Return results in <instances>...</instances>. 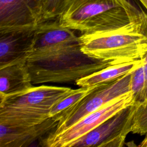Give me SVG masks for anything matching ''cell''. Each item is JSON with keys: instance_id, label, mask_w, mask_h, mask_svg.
<instances>
[{"instance_id": "ba28073f", "label": "cell", "mask_w": 147, "mask_h": 147, "mask_svg": "<svg viewBox=\"0 0 147 147\" xmlns=\"http://www.w3.org/2000/svg\"><path fill=\"white\" fill-rule=\"evenodd\" d=\"M45 0H0V33L35 29Z\"/></svg>"}, {"instance_id": "277c9868", "label": "cell", "mask_w": 147, "mask_h": 147, "mask_svg": "<svg viewBox=\"0 0 147 147\" xmlns=\"http://www.w3.org/2000/svg\"><path fill=\"white\" fill-rule=\"evenodd\" d=\"M73 91L68 87L42 85L0 96V123L25 126L41 123L50 118L54 105Z\"/></svg>"}, {"instance_id": "6da1fadb", "label": "cell", "mask_w": 147, "mask_h": 147, "mask_svg": "<svg viewBox=\"0 0 147 147\" xmlns=\"http://www.w3.org/2000/svg\"><path fill=\"white\" fill-rule=\"evenodd\" d=\"M74 30L61 26L58 18L44 21L34 29L26 60L33 84L75 82L113 64L85 54Z\"/></svg>"}, {"instance_id": "5b68a950", "label": "cell", "mask_w": 147, "mask_h": 147, "mask_svg": "<svg viewBox=\"0 0 147 147\" xmlns=\"http://www.w3.org/2000/svg\"><path fill=\"white\" fill-rule=\"evenodd\" d=\"M134 102L131 92L115 98L61 131L58 133L50 132L41 140L40 145L47 147H70L74 141Z\"/></svg>"}, {"instance_id": "52a82bcc", "label": "cell", "mask_w": 147, "mask_h": 147, "mask_svg": "<svg viewBox=\"0 0 147 147\" xmlns=\"http://www.w3.org/2000/svg\"><path fill=\"white\" fill-rule=\"evenodd\" d=\"M136 103L123 109L74 141L70 147H121L131 132Z\"/></svg>"}, {"instance_id": "8992f818", "label": "cell", "mask_w": 147, "mask_h": 147, "mask_svg": "<svg viewBox=\"0 0 147 147\" xmlns=\"http://www.w3.org/2000/svg\"><path fill=\"white\" fill-rule=\"evenodd\" d=\"M131 72L112 82L99 85L69 110L59 121L56 127L51 133H58L61 131L110 101L131 92Z\"/></svg>"}, {"instance_id": "7c38bea8", "label": "cell", "mask_w": 147, "mask_h": 147, "mask_svg": "<svg viewBox=\"0 0 147 147\" xmlns=\"http://www.w3.org/2000/svg\"><path fill=\"white\" fill-rule=\"evenodd\" d=\"M144 60L109 65L90 75L82 78L75 83L79 87H91L112 82L128 73H130L140 67Z\"/></svg>"}, {"instance_id": "9c48e42d", "label": "cell", "mask_w": 147, "mask_h": 147, "mask_svg": "<svg viewBox=\"0 0 147 147\" xmlns=\"http://www.w3.org/2000/svg\"><path fill=\"white\" fill-rule=\"evenodd\" d=\"M58 121L49 118L33 126H13L0 123V147H26L55 130Z\"/></svg>"}, {"instance_id": "4fadbf2b", "label": "cell", "mask_w": 147, "mask_h": 147, "mask_svg": "<svg viewBox=\"0 0 147 147\" xmlns=\"http://www.w3.org/2000/svg\"><path fill=\"white\" fill-rule=\"evenodd\" d=\"M99 85L91 87H80L79 88L74 90L71 94L54 105L49 112L50 118L59 122L69 110Z\"/></svg>"}, {"instance_id": "30bf717a", "label": "cell", "mask_w": 147, "mask_h": 147, "mask_svg": "<svg viewBox=\"0 0 147 147\" xmlns=\"http://www.w3.org/2000/svg\"><path fill=\"white\" fill-rule=\"evenodd\" d=\"M34 29L0 33V67L26 60Z\"/></svg>"}, {"instance_id": "8fae6325", "label": "cell", "mask_w": 147, "mask_h": 147, "mask_svg": "<svg viewBox=\"0 0 147 147\" xmlns=\"http://www.w3.org/2000/svg\"><path fill=\"white\" fill-rule=\"evenodd\" d=\"M33 85L26 60L0 67V96L21 93Z\"/></svg>"}, {"instance_id": "5bb4252c", "label": "cell", "mask_w": 147, "mask_h": 147, "mask_svg": "<svg viewBox=\"0 0 147 147\" xmlns=\"http://www.w3.org/2000/svg\"><path fill=\"white\" fill-rule=\"evenodd\" d=\"M130 88L135 102H142L146 98L144 61L131 72Z\"/></svg>"}, {"instance_id": "e0dca14e", "label": "cell", "mask_w": 147, "mask_h": 147, "mask_svg": "<svg viewBox=\"0 0 147 147\" xmlns=\"http://www.w3.org/2000/svg\"><path fill=\"white\" fill-rule=\"evenodd\" d=\"M140 29L141 32L147 38V13L144 14L140 20ZM143 60L146 76V96L147 98V53L143 58Z\"/></svg>"}, {"instance_id": "3957f363", "label": "cell", "mask_w": 147, "mask_h": 147, "mask_svg": "<svg viewBox=\"0 0 147 147\" xmlns=\"http://www.w3.org/2000/svg\"><path fill=\"white\" fill-rule=\"evenodd\" d=\"M145 14L117 29L82 34L79 37L82 51L92 58L113 64L142 59L147 53V38L140 31V20Z\"/></svg>"}, {"instance_id": "ac0fdd59", "label": "cell", "mask_w": 147, "mask_h": 147, "mask_svg": "<svg viewBox=\"0 0 147 147\" xmlns=\"http://www.w3.org/2000/svg\"><path fill=\"white\" fill-rule=\"evenodd\" d=\"M139 146L147 147V134H145V138L141 141V144L139 145Z\"/></svg>"}, {"instance_id": "9a60e30c", "label": "cell", "mask_w": 147, "mask_h": 147, "mask_svg": "<svg viewBox=\"0 0 147 147\" xmlns=\"http://www.w3.org/2000/svg\"><path fill=\"white\" fill-rule=\"evenodd\" d=\"M136 106L131 132L145 135L147 134V98L141 102H135Z\"/></svg>"}, {"instance_id": "2e32d148", "label": "cell", "mask_w": 147, "mask_h": 147, "mask_svg": "<svg viewBox=\"0 0 147 147\" xmlns=\"http://www.w3.org/2000/svg\"><path fill=\"white\" fill-rule=\"evenodd\" d=\"M70 0H45L42 9V22L59 18Z\"/></svg>"}, {"instance_id": "7a4b0ae2", "label": "cell", "mask_w": 147, "mask_h": 147, "mask_svg": "<svg viewBox=\"0 0 147 147\" xmlns=\"http://www.w3.org/2000/svg\"><path fill=\"white\" fill-rule=\"evenodd\" d=\"M145 13L131 0H70L58 20L63 26L89 34L118 29Z\"/></svg>"}, {"instance_id": "d6986e66", "label": "cell", "mask_w": 147, "mask_h": 147, "mask_svg": "<svg viewBox=\"0 0 147 147\" xmlns=\"http://www.w3.org/2000/svg\"><path fill=\"white\" fill-rule=\"evenodd\" d=\"M139 1L142 3V5L147 10V0H139Z\"/></svg>"}]
</instances>
